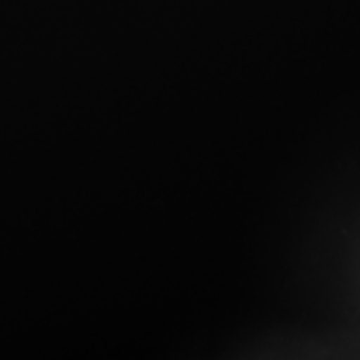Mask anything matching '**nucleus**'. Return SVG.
I'll list each match as a JSON object with an SVG mask.
<instances>
[]
</instances>
